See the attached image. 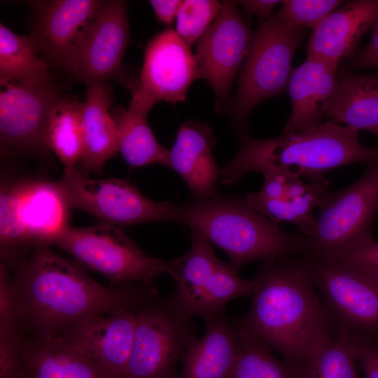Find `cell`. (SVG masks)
Segmentation results:
<instances>
[{
  "label": "cell",
  "mask_w": 378,
  "mask_h": 378,
  "mask_svg": "<svg viewBox=\"0 0 378 378\" xmlns=\"http://www.w3.org/2000/svg\"><path fill=\"white\" fill-rule=\"evenodd\" d=\"M358 358L348 337L332 332L312 349L304 368V378H359Z\"/></svg>",
  "instance_id": "4dcf8cb0"
},
{
  "label": "cell",
  "mask_w": 378,
  "mask_h": 378,
  "mask_svg": "<svg viewBox=\"0 0 378 378\" xmlns=\"http://www.w3.org/2000/svg\"><path fill=\"white\" fill-rule=\"evenodd\" d=\"M58 182L71 208L84 211L102 223L120 227L174 221V204L147 198L126 180L93 178L74 167L64 169Z\"/></svg>",
  "instance_id": "30bf717a"
},
{
  "label": "cell",
  "mask_w": 378,
  "mask_h": 378,
  "mask_svg": "<svg viewBox=\"0 0 378 378\" xmlns=\"http://www.w3.org/2000/svg\"><path fill=\"white\" fill-rule=\"evenodd\" d=\"M87 87L81 113L83 150L79 162L84 172L102 174L105 163L118 152L117 126L109 112L111 89L108 83Z\"/></svg>",
  "instance_id": "44dd1931"
},
{
  "label": "cell",
  "mask_w": 378,
  "mask_h": 378,
  "mask_svg": "<svg viewBox=\"0 0 378 378\" xmlns=\"http://www.w3.org/2000/svg\"><path fill=\"white\" fill-rule=\"evenodd\" d=\"M80 264L106 276L111 286L154 285L167 272V263L148 255L118 226L99 223L78 227L69 225L50 244Z\"/></svg>",
  "instance_id": "52a82bcc"
},
{
  "label": "cell",
  "mask_w": 378,
  "mask_h": 378,
  "mask_svg": "<svg viewBox=\"0 0 378 378\" xmlns=\"http://www.w3.org/2000/svg\"><path fill=\"white\" fill-rule=\"evenodd\" d=\"M190 320L162 295L141 308L125 378H177V363L196 339Z\"/></svg>",
  "instance_id": "9c48e42d"
},
{
  "label": "cell",
  "mask_w": 378,
  "mask_h": 378,
  "mask_svg": "<svg viewBox=\"0 0 378 378\" xmlns=\"http://www.w3.org/2000/svg\"><path fill=\"white\" fill-rule=\"evenodd\" d=\"M101 1L53 0L39 4L29 36L50 66L72 72L78 49Z\"/></svg>",
  "instance_id": "9a60e30c"
},
{
  "label": "cell",
  "mask_w": 378,
  "mask_h": 378,
  "mask_svg": "<svg viewBox=\"0 0 378 378\" xmlns=\"http://www.w3.org/2000/svg\"><path fill=\"white\" fill-rule=\"evenodd\" d=\"M342 3L340 0L281 1L280 10L273 17L290 25L313 29Z\"/></svg>",
  "instance_id": "d6a6232c"
},
{
  "label": "cell",
  "mask_w": 378,
  "mask_h": 378,
  "mask_svg": "<svg viewBox=\"0 0 378 378\" xmlns=\"http://www.w3.org/2000/svg\"><path fill=\"white\" fill-rule=\"evenodd\" d=\"M337 87L338 65L307 55L303 63L293 69L288 83L291 112L282 133H295L321 125Z\"/></svg>",
  "instance_id": "ac0fdd59"
},
{
  "label": "cell",
  "mask_w": 378,
  "mask_h": 378,
  "mask_svg": "<svg viewBox=\"0 0 378 378\" xmlns=\"http://www.w3.org/2000/svg\"><path fill=\"white\" fill-rule=\"evenodd\" d=\"M328 185V181L305 183L302 178L298 177L278 198H267L257 192H251L246 194L245 200L274 223H293L307 236L315 224L314 209L321 195L327 191Z\"/></svg>",
  "instance_id": "d4e9b609"
},
{
  "label": "cell",
  "mask_w": 378,
  "mask_h": 378,
  "mask_svg": "<svg viewBox=\"0 0 378 378\" xmlns=\"http://www.w3.org/2000/svg\"><path fill=\"white\" fill-rule=\"evenodd\" d=\"M182 2L179 0L150 1L158 20L167 24H171L176 18Z\"/></svg>",
  "instance_id": "74e56055"
},
{
  "label": "cell",
  "mask_w": 378,
  "mask_h": 378,
  "mask_svg": "<svg viewBox=\"0 0 378 378\" xmlns=\"http://www.w3.org/2000/svg\"><path fill=\"white\" fill-rule=\"evenodd\" d=\"M239 354L233 325L221 314L206 323L204 335L190 344L177 378H232Z\"/></svg>",
  "instance_id": "7402d4cb"
},
{
  "label": "cell",
  "mask_w": 378,
  "mask_h": 378,
  "mask_svg": "<svg viewBox=\"0 0 378 378\" xmlns=\"http://www.w3.org/2000/svg\"><path fill=\"white\" fill-rule=\"evenodd\" d=\"M365 378H378V345L358 337H349Z\"/></svg>",
  "instance_id": "d590c367"
},
{
  "label": "cell",
  "mask_w": 378,
  "mask_h": 378,
  "mask_svg": "<svg viewBox=\"0 0 378 378\" xmlns=\"http://www.w3.org/2000/svg\"><path fill=\"white\" fill-rule=\"evenodd\" d=\"M349 61V70L373 68L378 70V20L371 29L368 43L358 48Z\"/></svg>",
  "instance_id": "8d00e7d4"
},
{
  "label": "cell",
  "mask_w": 378,
  "mask_h": 378,
  "mask_svg": "<svg viewBox=\"0 0 378 378\" xmlns=\"http://www.w3.org/2000/svg\"><path fill=\"white\" fill-rule=\"evenodd\" d=\"M232 325L239 346L232 378H304L302 369L278 359L274 350L249 330Z\"/></svg>",
  "instance_id": "f546056e"
},
{
  "label": "cell",
  "mask_w": 378,
  "mask_h": 378,
  "mask_svg": "<svg viewBox=\"0 0 378 378\" xmlns=\"http://www.w3.org/2000/svg\"><path fill=\"white\" fill-rule=\"evenodd\" d=\"M237 4L232 1L222 3L218 16L198 40L195 54L197 79H205L221 101L229 98L253 37Z\"/></svg>",
  "instance_id": "4fadbf2b"
},
{
  "label": "cell",
  "mask_w": 378,
  "mask_h": 378,
  "mask_svg": "<svg viewBox=\"0 0 378 378\" xmlns=\"http://www.w3.org/2000/svg\"><path fill=\"white\" fill-rule=\"evenodd\" d=\"M15 268L11 282L21 329L33 338L55 337L92 315L136 313L161 296L154 285L104 286L48 246H36Z\"/></svg>",
  "instance_id": "6da1fadb"
},
{
  "label": "cell",
  "mask_w": 378,
  "mask_h": 378,
  "mask_svg": "<svg viewBox=\"0 0 378 378\" xmlns=\"http://www.w3.org/2000/svg\"><path fill=\"white\" fill-rule=\"evenodd\" d=\"M0 140L4 154L49 150L46 130L50 109L63 94L51 81L29 84L1 82Z\"/></svg>",
  "instance_id": "7c38bea8"
},
{
  "label": "cell",
  "mask_w": 378,
  "mask_h": 378,
  "mask_svg": "<svg viewBox=\"0 0 378 378\" xmlns=\"http://www.w3.org/2000/svg\"><path fill=\"white\" fill-rule=\"evenodd\" d=\"M174 221L202 234L224 251L239 272L255 260L305 256L307 237L286 232L246 200L218 194L175 205Z\"/></svg>",
  "instance_id": "277c9868"
},
{
  "label": "cell",
  "mask_w": 378,
  "mask_h": 378,
  "mask_svg": "<svg viewBox=\"0 0 378 378\" xmlns=\"http://www.w3.org/2000/svg\"><path fill=\"white\" fill-rule=\"evenodd\" d=\"M237 154L220 171L226 185L238 182L248 172L263 176L288 172L309 183L327 181L324 174L342 166L368 162L378 155V147L359 141V131L333 121L307 130L268 139L255 138L247 129L239 132Z\"/></svg>",
  "instance_id": "3957f363"
},
{
  "label": "cell",
  "mask_w": 378,
  "mask_h": 378,
  "mask_svg": "<svg viewBox=\"0 0 378 378\" xmlns=\"http://www.w3.org/2000/svg\"><path fill=\"white\" fill-rule=\"evenodd\" d=\"M130 41L127 1H102L76 52L71 74L87 86L120 71Z\"/></svg>",
  "instance_id": "5bb4252c"
},
{
  "label": "cell",
  "mask_w": 378,
  "mask_h": 378,
  "mask_svg": "<svg viewBox=\"0 0 378 378\" xmlns=\"http://www.w3.org/2000/svg\"><path fill=\"white\" fill-rule=\"evenodd\" d=\"M250 15H255L259 20H267L272 17L275 6L280 2L277 0H244L237 1Z\"/></svg>",
  "instance_id": "f35d334b"
},
{
  "label": "cell",
  "mask_w": 378,
  "mask_h": 378,
  "mask_svg": "<svg viewBox=\"0 0 378 378\" xmlns=\"http://www.w3.org/2000/svg\"><path fill=\"white\" fill-rule=\"evenodd\" d=\"M214 144L210 128L204 123L189 121L181 125L169 150V166L184 181L194 200L218 194L216 183L220 171L212 155Z\"/></svg>",
  "instance_id": "ffe728a7"
},
{
  "label": "cell",
  "mask_w": 378,
  "mask_h": 378,
  "mask_svg": "<svg viewBox=\"0 0 378 378\" xmlns=\"http://www.w3.org/2000/svg\"><path fill=\"white\" fill-rule=\"evenodd\" d=\"M221 6L214 0L183 1L176 16V33L190 48L216 18Z\"/></svg>",
  "instance_id": "1f68e13d"
},
{
  "label": "cell",
  "mask_w": 378,
  "mask_h": 378,
  "mask_svg": "<svg viewBox=\"0 0 378 378\" xmlns=\"http://www.w3.org/2000/svg\"><path fill=\"white\" fill-rule=\"evenodd\" d=\"M15 211L27 244L48 246L69 225V209L58 181H14Z\"/></svg>",
  "instance_id": "e0dca14e"
},
{
  "label": "cell",
  "mask_w": 378,
  "mask_h": 378,
  "mask_svg": "<svg viewBox=\"0 0 378 378\" xmlns=\"http://www.w3.org/2000/svg\"><path fill=\"white\" fill-rule=\"evenodd\" d=\"M244 327L291 365L303 368L315 344L332 332L306 256L263 262Z\"/></svg>",
  "instance_id": "7a4b0ae2"
},
{
  "label": "cell",
  "mask_w": 378,
  "mask_h": 378,
  "mask_svg": "<svg viewBox=\"0 0 378 378\" xmlns=\"http://www.w3.org/2000/svg\"><path fill=\"white\" fill-rule=\"evenodd\" d=\"M191 241L188 252L167 263L166 273L176 284L167 299L179 310L204 289L220 262L212 244L202 234L191 230Z\"/></svg>",
  "instance_id": "484cf974"
},
{
  "label": "cell",
  "mask_w": 378,
  "mask_h": 378,
  "mask_svg": "<svg viewBox=\"0 0 378 378\" xmlns=\"http://www.w3.org/2000/svg\"><path fill=\"white\" fill-rule=\"evenodd\" d=\"M374 343L377 344L378 345V341H377V342H375Z\"/></svg>",
  "instance_id": "ab89813d"
},
{
  "label": "cell",
  "mask_w": 378,
  "mask_h": 378,
  "mask_svg": "<svg viewBox=\"0 0 378 378\" xmlns=\"http://www.w3.org/2000/svg\"><path fill=\"white\" fill-rule=\"evenodd\" d=\"M378 20V0L348 1L328 15L312 29L307 55L339 65L350 59L362 36Z\"/></svg>",
  "instance_id": "d6986e66"
},
{
  "label": "cell",
  "mask_w": 378,
  "mask_h": 378,
  "mask_svg": "<svg viewBox=\"0 0 378 378\" xmlns=\"http://www.w3.org/2000/svg\"><path fill=\"white\" fill-rule=\"evenodd\" d=\"M323 260L351 265L378 277V242L373 237L362 239Z\"/></svg>",
  "instance_id": "836d02e7"
},
{
  "label": "cell",
  "mask_w": 378,
  "mask_h": 378,
  "mask_svg": "<svg viewBox=\"0 0 378 378\" xmlns=\"http://www.w3.org/2000/svg\"><path fill=\"white\" fill-rule=\"evenodd\" d=\"M327 116L378 136V70L360 74L338 69L337 90Z\"/></svg>",
  "instance_id": "603a6c76"
},
{
  "label": "cell",
  "mask_w": 378,
  "mask_h": 378,
  "mask_svg": "<svg viewBox=\"0 0 378 378\" xmlns=\"http://www.w3.org/2000/svg\"><path fill=\"white\" fill-rule=\"evenodd\" d=\"M308 260L331 331L377 342L378 277L346 263Z\"/></svg>",
  "instance_id": "ba28073f"
},
{
  "label": "cell",
  "mask_w": 378,
  "mask_h": 378,
  "mask_svg": "<svg viewBox=\"0 0 378 378\" xmlns=\"http://www.w3.org/2000/svg\"><path fill=\"white\" fill-rule=\"evenodd\" d=\"M304 34L303 28L273 16L259 20L231 104V115L237 124L245 126L257 105L287 88L293 57Z\"/></svg>",
  "instance_id": "8992f818"
},
{
  "label": "cell",
  "mask_w": 378,
  "mask_h": 378,
  "mask_svg": "<svg viewBox=\"0 0 378 378\" xmlns=\"http://www.w3.org/2000/svg\"><path fill=\"white\" fill-rule=\"evenodd\" d=\"M22 332L0 334V378H23Z\"/></svg>",
  "instance_id": "e575fe53"
},
{
  "label": "cell",
  "mask_w": 378,
  "mask_h": 378,
  "mask_svg": "<svg viewBox=\"0 0 378 378\" xmlns=\"http://www.w3.org/2000/svg\"><path fill=\"white\" fill-rule=\"evenodd\" d=\"M136 313L118 312L85 317L57 337L92 362L108 378H125Z\"/></svg>",
  "instance_id": "2e32d148"
},
{
  "label": "cell",
  "mask_w": 378,
  "mask_h": 378,
  "mask_svg": "<svg viewBox=\"0 0 378 378\" xmlns=\"http://www.w3.org/2000/svg\"><path fill=\"white\" fill-rule=\"evenodd\" d=\"M196 79L195 55L176 31L165 29L148 43L139 78L132 87L130 104L150 112L159 101L183 102Z\"/></svg>",
  "instance_id": "8fae6325"
},
{
  "label": "cell",
  "mask_w": 378,
  "mask_h": 378,
  "mask_svg": "<svg viewBox=\"0 0 378 378\" xmlns=\"http://www.w3.org/2000/svg\"><path fill=\"white\" fill-rule=\"evenodd\" d=\"M349 186L325 192L317 204L315 224L307 237L306 257L328 260L354 243L372 236L378 211V155Z\"/></svg>",
  "instance_id": "5b68a950"
},
{
  "label": "cell",
  "mask_w": 378,
  "mask_h": 378,
  "mask_svg": "<svg viewBox=\"0 0 378 378\" xmlns=\"http://www.w3.org/2000/svg\"><path fill=\"white\" fill-rule=\"evenodd\" d=\"M148 112L131 104L113 117L117 126L118 152L132 167L151 164L169 166V150L157 141L148 122Z\"/></svg>",
  "instance_id": "4316f807"
},
{
  "label": "cell",
  "mask_w": 378,
  "mask_h": 378,
  "mask_svg": "<svg viewBox=\"0 0 378 378\" xmlns=\"http://www.w3.org/2000/svg\"><path fill=\"white\" fill-rule=\"evenodd\" d=\"M22 366L23 378H108L57 337L25 340Z\"/></svg>",
  "instance_id": "cb8c5ba5"
},
{
  "label": "cell",
  "mask_w": 378,
  "mask_h": 378,
  "mask_svg": "<svg viewBox=\"0 0 378 378\" xmlns=\"http://www.w3.org/2000/svg\"><path fill=\"white\" fill-rule=\"evenodd\" d=\"M50 66L29 36L18 35L0 24V83H50L53 81Z\"/></svg>",
  "instance_id": "83f0119b"
},
{
  "label": "cell",
  "mask_w": 378,
  "mask_h": 378,
  "mask_svg": "<svg viewBox=\"0 0 378 378\" xmlns=\"http://www.w3.org/2000/svg\"><path fill=\"white\" fill-rule=\"evenodd\" d=\"M83 102L62 94L52 106L46 126V141L64 169L76 167L83 150Z\"/></svg>",
  "instance_id": "f1b7e54d"
}]
</instances>
